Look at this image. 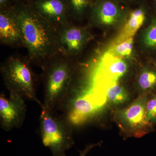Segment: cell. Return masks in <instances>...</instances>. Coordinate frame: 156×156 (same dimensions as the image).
<instances>
[{"mask_svg":"<svg viewBox=\"0 0 156 156\" xmlns=\"http://www.w3.org/2000/svg\"><path fill=\"white\" fill-rule=\"evenodd\" d=\"M11 5L19 21L29 59L32 65L41 68L58 53L56 29L28 2L14 0Z\"/></svg>","mask_w":156,"mask_h":156,"instance_id":"cell-1","label":"cell"},{"mask_svg":"<svg viewBox=\"0 0 156 156\" xmlns=\"http://www.w3.org/2000/svg\"><path fill=\"white\" fill-rule=\"evenodd\" d=\"M41 68L40 76L44 86L41 107L56 110L67 96L76 69L75 59L58 52L49 58Z\"/></svg>","mask_w":156,"mask_h":156,"instance_id":"cell-2","label":"cell"},{"mask_svg":"<svg viewBox=\"0 0 156 156\" xmlns=\"http://www.w3.org/2000/svg\"><path fill=\"white\" fill-rule=\"evenodd\" d=\"M32 65L28 56L14 54L1 63L0 72L10 95L33 101L41 107L43 103L37 96L41 76L34 72Z\"/></svg>","mask_w":156,"mask_h":156,"instance_id":"cell-3","label":"cell"},{"mask_svg":"<svg viewBox=\"0 0 156 156\" xmlns=\"http://www.w3.org/2000/svg\"><path fill=\"white\" fill-rule=\"evenodd\" d=\"M40 133L43 144L50 148L53 156H65L74 144L73 125L64 115H58L41 107Z\"/></svg>","mask_w":156,"mask_h":156,"instance_id":"cell-4","label":"cell"},{"mask_svg":"<svg viewBox=\"0 0 156 156\" xmlns=\"http://www.w3.org/2000/svg\"><path fill=\"white\" fill-rule=\"evenodd\" d=\"M149 94H141L125 108L115 112L114 119L121 131L127 136L140 137L153 128L146 118Z\"/></svg>","mask_w":156,"mask_h":156,"instance_id":"cell-5","label":"cell"},{"mask_svg":"<svg viewBox=\"0 0 156 156\" xmlns=\"http://www.w3.org/2000/svg\"><path fill=\"white\" fill-rule=\"evenodd\" d=\"M129 7L116 0H95L89 15V27L113 29L125 23Z\"/></svg>","mask_w":156,"mask_h":156,"instance_id":"cell-6","label":"cell"},{"mask_svg":"<svg viewBox=\"0 0 156 156\" xmlns=\"http://www.w3.org/2000/svg\"><path fill=\"white\" fill-rule=\"evenodd\" d=\"M56 29L58 52L69 58L75 59L94 38L87 27L74 25L70 21Z\"/></svg>","mask_w":156,"mask_h":156,"instance_id":"cell-7","label":"cell"},{"mask_svg":"<svg viewBox=\"0 0 156 156\" xmlns=\"http://www.w3.org/2000/svg\"><path fill=\"white\" fill-rule=\"evenodd\" d=\"M25 99L17 96L7 98L4 93L0 95V124L6 131L21 127L26 116Z\"/></svg>","mask_w":156,"mask_h":156,"instance_id":"cell-8","label":"cell"},{"mask_svg":"<svg viewBox=\"0 0 156 156\" xmlns=\"http://www.w3.org/2000/svg\"><path fill=\"white\" fill-rule=\"evenodd\" d=\"M0 42L12 48H25L19 21L10 3L0 9Z\"/></svg>","mask_w":156,"mask_h":156,"instance_id":"cell-9","label":"cell"},{"mask_svg":"<svg viewBox=\"0 0 156 156\" xmlns=\"http://www.w3.org/2000/svg\"><path fill=\"white\" fill-rule=\"evenodd\" d=\"M134 7V9L129 7L127 19L123 28L112 45L116 44L128 39L134 38L137 31L147 19L153 17L151 7L149 5L147 0Z\"/></svg>","mask_w":156,"mask_h":156,"instance_id":"cell-10","label":"cell"},{"mask_svg":"<svg viewBox=\"0 0 156 156\" xmlns=\"http://www.w3.org/2000/svg\"><path fill=\"white\" fill-rule=\"evenodd\" d=\"M28 2L56 28L70 21L66 0H29Z\"/></svg>","mask_w":156,"mask_h":156,"instance_id":"cell-11","label":"cell"},{"mask_svg":"<svg viewBox=\"0 0 156 156\" xmlns=\"http://www.w3.org/2000/svg\"><path fill=\"white\" fill-rule=\"evenodd\" d=\"M136 84L141 94L151 95L156 93V68L151 62L140 71Z\"/></svg>","mask_w":156,"mask_h":156,"instance_id":"cell-12","label":"cell"},{"mask_svg":"<svg viewBox=\"0 0 156 156\" xmlns=\"http://www.w3.org/2000/svg\"><path fill=\"white\" fill-rule=\"evenodd\" d=\"M140 39L143 50L150 56L151 59H156V17L154 15L147 26L143 30Z\"/></svg>","mask_w":156,"mask_h":156,"instance_id":"cell-13","label":"cell"},{"mask_svg":"<svg viewBox=\"0 0 156 156\" xmlns=\"http://www.w3.org/2000/svg\"><path fill=\"white\" fill-rule=\"evenodd\" d=\"M95 0H66L69 19L81 21L88 16Z\"/></svg>","mask_w":156,"mask_h":156,"instance_id":"cell-14","label":"cell"},{"mask_svg":"<svg viewBox=\"0 0 156 156\" xmlns=\"http://www.w3.org/2000/svg\"><path fill=\"white\" fill-rule=\"evenodd\" d=\"M106 100L111 106L118 107L127 103L130 99L128 90L119 82L112 84L105 93Z\"/></svg>","mask_w":156,"mask_h":156,"instance_id":"cell-15","label":"cell"},{"mask_svg":"<svg viewBox=\"0 0 156 156\" xmlns=\"http://www.w3.org/2000/svg\"><path fill=\"white\" fill-rule=\"evenodd\" d=\"M99 108L93 104L87 98L78 99L76 103V120L75 122H84L89 116L94 114Z\"/></svg>","mask_w":156,"mask_h":156,"instance_id":"cell-16","label":"cell"},{"mask_svg":"<svg viewBox=\"0 0 156 156\" xmlns=\"http://www.w3.org/2000/svg\"><path fill=\"white\" fill-rule=\"evenodd\" d=\"M133 50L134 39L130 38L119 44L112 45L106 52L115 57L128 59L132 56Z\"/></svg>","mask_w":156,"mask_h":156,"instance_id":"cell-17","label":"cell"},{"mask_svg":"<svg viewBox=\"0 0 156 156\" xmlns=\"http://www.w3.org/2000/svg\"><path fill=\"white\" fill-rule=\"evenodd\" d=\"M146 118L148 121L154 126L156 124V93L151 94L146 105Z\"/></svg>","mask_w":156,"mask_h":156,"instance_id":"cell-18","label":"cell"},{"mask_svg":"<svg viewBox=\"0 0 156 156\" xmlns=\"http://www.w3.org/2000/svg\"><path fill=\"white\" fill-rule=\"evenodd\" d=\"M123 5L127 7H131L132 6H136L145 2L146 0H116Z\"/></svg>","mask_w":156,"mask_h":156,"instance_id":"cell-19","label":"cell"},{"mask_svg":"<svg viewBox=\"0 0 156 156\" xmlns=\"http://www.w3.org/2000/svg\"><path fill=\"white\" fill-rule=\"evenodd\" d=\"M101 144V142H99L95 144H89V145H87L83 150L79 151L80 156H86L87 153L89 152L92 149L95 147L98 146H100ZM65 156H66L65 155Z\"/></svg>","mask_w":156,"mask_h":156,"instance_id":"cell-20","label":"cell"},{"mask_svg":"<svg viewBox=\"0 0 156 156\" xmlns=\"http://www.w3.org/2000/svg\"><path fill=\"white\" fill-rule=\"evenodd\" d=\"M9 4V0H0V9L6 8Z\"/></svg>","mask_w":156,"mask_h":156,"instance_id":"cell-21","label":"cell"},{"mask_svg":"<svg viewBox=\"0 0 156 156\" xmlns=\"http://www.w3.org/2000/svg\"><path fill=\"white\" fill-rule=\"evenodd\" d=\"M154 16L156 17V2L153 3L152 6L151 7Z\"/></svg>","mask_w":156,"mask_h":156,"instance_id":"cell-22","label":"cell"},{"mask_svg":"<svg viewBox=\"0 0 156 156\" xmlns=\"http://www.w3.org/2000/svg\"><path fill=\"white\" fill-rule=\"evenodd\" d=\"M150 62L156 68V59H151Z\"/></svg>","mask_w":156,"mask_h":156,"instance_id":"cell-23","label":"cell"},{"mask_svg":"<svg viewBox=\"0 0 156 156\" xmlns=\"http://www.w3.org/2000/svg\"><path fill=\"white\" fill-rule=\"evenodd\" d=\"M153 2H156V0H153Z\"/></svg>","mask_w":156,"mask_h":156,"instance_id":"cell-24","label":"cell"}]
</instances>
